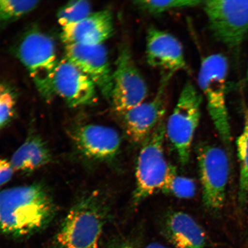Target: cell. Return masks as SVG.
I'll return each mask as SVG.
<instances>
[{
    "label": "cell",
    "instance_id": "10",
    "mask_svg": "<svg viewBox=\"0 0 248 248\" xmlns=\"http://www.w3.org/2000/svg\"><path fill=\"white\" fill-rule=\"evenodd\" d=\"M172 74H163L157 94L147 102L134 107L119 116L124 132L135 143H142L164 119L166 92Z\"/></svg>",
    "mask_w": 248,
    "mask_h": 248
},
{
    "label": "cell",
    "instance_id": "22",
    "mask_svg": "<svg viewBox=\"0 0 248 248\" xmlns=\"http://www.w3.org/2000/svg\"><path fill=\"white\" fill-rule=\"evenodd\" d=\"M92 14V5L85 0L68 2L57 13L59 24L62 28L78 22Z\"/></svg>",
    "mask_w": 248,
    "mask_h": 248
},
{
    "label": "cell",
    "instance_id": "9",
    "mask_svg": "<svg viewBox=\"0 0 248 248\" xmlns=\"http://www.w3.org/2000/svg\"><path fill=\"white\" fill-rule=\"evenodd\" d=\"M197 159L204 206L214 213L224 206L229 176L227 154L216 145L204 144L198 148Z\"/></svg>",
    "mask_w": 248,
    "mask_h": 248
},
{
    "label": "cell",
    "instance_id": "18",
    "mask_svg": "<svg viewBox=\"0 0 248 248\" xmlns=\"http://www.w3.org/2000/svg\"><path fill=\"white\" fill-rule=\"evenodd\" d=\"M162 190L164 193L181 199H190L196 194L194 180L178 174L176 167L170 164Z\"/></svg>",
    "mask_w": 248,
    "mask_h": 248
},
{
    "label": "cell",
    "instance_id": "23",
    "mask_svg": "<svg viewBox=\"0 0 248 248\" xmlns=\"http://www.w3.org/2000/svg\"><path fill=\"white\" fill-rule=\"evenodd\" d=\"M16 105V95L13 90L7 85L0 84V129L14 119Z\"/></svg>",
    "mask_w": 248,
    "mask_h": 248
},
{
    "label": "cell",
    "instance_id": "12",
    "mask_svg": "<svg viewBox=\"0 0 248 248\" xmlns=\"http://www.w3.org/2000/svg\"><path fill=\"white\" fill-rule=\"evenodd\" d=\"M71 137L82 156L96 162L114 159L122 144V139L116 130L98 124L78 126L71 132Z\"/></svg>",
    "mask_w": 248,
    "mask_h": 248
},
{
    "label": "cell",
    "instance_id": "4",
    "mask_svg": "<svg viewBox=\"0 0 248 248\" xmlns=\"http://www.w3.org/2000/svg\"><path fill=\"white\" fill-rule=\"evenodd\" d=\"M228 72V62L225 56L210 55L202 61L198 80L214 125L223 142L229 145L232 135L226 100Z\"/></svg>",
    "mask_w": 248,
    "mask_h": 248
},
{
    "label": "cell",
    "instance_id": "17",
    "mask_svg": "<svg viewBox=\"0 0 248 248\" xmlns=\"http://www.w3.org/2000/svg\"><path fill=\"white\" fill-rule=\"evenodd\" d=\"M9 160L15 171L29 173L47 165L51 162L52 155L43 139L30 133Z\"/></svg>",
    "mask_w": 248,
    "mask_h": 248
},
{
    "label": "cell",
    "instance_id": "5",
    "mask_svg": "<svg viewBox=\"0 0 248 248\" xmlns=\"http://www.w3.org/2000/svg\"><path fill=\"white\" fill-rule=\"evenodd\" d=\"M166 136L164 119L142 142L135 170L133 202L136 204L162 190L170 165L164 153Z\"/></svg>",
    "mask_w": 248,
    "mask_h": 248
},
{
    "label": "cell",
    "instance_id": "28",
    "mask_svg": "<svg viewBox=\"0 0 248 248\" xmlns=\"http://www.w3.org/2000/svg\"><path fill=\"white\" fill-rule=\"evenodd\" d=\"M247 121L248 122V119H247Z\"/></svg>",
    "mask_w": 248,
    "mask_h": 248
},
{
    "label": "cell",
    "instance_id": "16",
    "mask_svg": "<svg viewBox=\"0 0 248 248\" xmlns=\"http://www.w3.org/2000/svg\"><path fill=\"white\" fill-rule=\"evenodd\" d=\"M113 33V15L105 9L62 28L61 38L66 45H100L111 38Z\"/></svg>",
    "mask_w": 248,
    "mask_h": 248
},
{
    "label": "cell",
    "instance_id": "13",
    "mask_svg": "<svg viewBox=\"0 0 248 248\" xmlns=\"http://www.w3.org/2000/svg\"><path fill=\"white\" fill-rule=\"evenodd\" d=\"M96 88L88 76L66 58L59 62L54 80L55 94L70 107L92 105L96 100Z\"/></svg>",
    "mask_w": 248,
    "mask_h": 248
},
{
    "label": "cell",
    "instance_id": "15",
    "mask_svg": "<svg viewBox=\"0 0 248 248\" xmlns=\"http://www.w3.org/2000/svg\"><path fill=\"white\" fill-rule=\"evenodd\" d=\"M163 236L174 248H207L206 232L191 216L181 211H170L161 219Z\"/></svg>",
    "mask_w": 248,
    "mask_h": 248
},
{
    "label": "cell",
    "instance_id": "11",
    "mask_svg": "<svg viewBox=\"0 0 248 248\" xmlns=\"http://www.w3.org/2000/svg\"><path fill=\"white\" fill-rule=\"evenodd\" d=\"M65 58L88 76L105 98L110 101L113 71L103 45H67Z\"/></svg>",
    "mask_w": 248,
    "mask_h": 248
},
{
    "label": "cell",
    "instance_id": "8",
    "mask_svg": "<svg viewBox=\"0 0 248 248\" xmlns=\"http://www.w3.org/2000/svg\"><path fill=\"white\" fill-rule=\"evenodd\" d=\"M148 94L142 77L126 43L120 45L113 71V89L110 102L118 117L144 102Z\"/></svg>",
    "mask_w": 248,
    "mask_h": 248
},
{
    "label": "cell",
    "instance_id": "27",
    "mask_svg": "<svg viewBox=\"0 0 248 248\" xmlns=\"http://www.w3.org/2000/svg\"></svg>",
    "mask_w": 248,
    "mask_h": 248
},
{
    "label": "cell",
    "instance_id": "26",
    "mask_svg": "<svg viewBox=\"0 0 248 248\" xmlns=\"http://www.w3.org/2000/svg\"><path fill=\"white\" fill-rule=\"evenodd\" d=\"M142 248H170L167 247L164 245L161 244L156 242H154V243H150L146 245V246L142 247Z\"/></svg>",
    "mask_w": 248,
    "mask_h": 248
},
{
    "label": "cell",
    "instance_id": "25",
    "mask_svg": "<svg viewBox=\"0 0 248 248\" xmlns=\"http://www.w3.org/2000/svg\"><path fill=\"white\" fill-rule=\"evenodd\" d=\"M110 248H139V247L135 246L134 244L130 242L122 241L120 243L114 244Z\"/></svg>",
    "mask_w": 248,
    "mask_h": 248
},
{
    "label": "cell",
    "instance_id": "20",
    "mask_svg": "<svg viewBox=\"0 0 248 248\" xmlns=\"http://www.w3.org/2000/svg\"><path fill=\"white\" fill-rule=\"evenodd\" d=\"M198 0H170V1H135L133 5L139 10L151 15H160L175 9L193 8L202 5Z\"/></svg>",
    "mask_w": 248,
    "mask_h": 248
},
{
    "label": "cell",
    "instance_id": "14",
    "mask_svg": "<svg viewBox=\"0 0 248 248\" xmlns=\"http://www.w3.org/2000/svg\"><path fill=\"white\" fill-rule=\"evenodd\" d=\"M146 42L147 61L151 67L172 75L187 68L181 43L171 33L151 27Z\"/></svg>",
    "mask_w": 248,
    "mask_h": 248
},
{
    "label": "cell",
    "instance_id": "6",
    "mask_svg": "<svg viewBox=\"0 0 248 248\" xmlns=\"http://www.w3.org/2000/svg\"><path fill=\"white\" fill-rule=\"evenodd\" d=\"M201 94L193 83L188 81L166 123L167 137L182 165L190 160L192 142L201 119Z\"/></svg>",
    "mask_w": 248,
    "mask_h": 248
},
{
    "label": "cell",
    "instance_id": "24",
    "mask_svg": "<svg viewBox=\"0 0 248 248\" xmlns=\"http://www.w3.org/2000/svg\"><path fill=\"white\" fill-rule=\"evenodd\" d=\"M15 172V170L12 165L10 160L0 159V187L10 181Z\"/></svg>",
    "mask_w": 248,
    "mask_h": 248
},
{
    "label": "cell",
    "instance_id": "2",
    "mask_svg": "<svg viewBox=\"0 0 248 248\" xmlns=\"http://www.w3.org/2000/svg\"><path fill=\"white\" fill-rule=\"evenodd\" d=\"M106 198L97 191L79 198L65 217L56 234L57 248H100L108 220Z\"/></svg>",
    "mask_w": 248,
    "mask_h": 248
},
{
    "label": "cell",
    "instance_id": "3",
    "mask_svg": "<svg viewBox=\"0 0 248 248\" xmlns=\"http://www.w3.org/2000/svg\"><path fill=\"white\" fill-rule=\"evenodd\" d=\"M16 53L40 94L51 101L55 95L54 80L59 63L53 40L38 30H31L21 39Z\"/></svg>",
    "mask_w": 248,
    "mask_h": 248
},
{
    "label": "cell",
    "instance_id": "21",
    "mask_svg": "<svg viewBox=\"0 0 248 248\" xmlns=\"http://www.w3.org/2000/svg\"><path fill=\"white\" fill-rule=\"evenodd\" d=\"M39 1L0 0V24L14 22L38 7Z\"/></svg>",
    "mask_w": 248,
    "mask_h": 248
},
{
    "label": "cell",
    "instance_id": "1",
    "mask_svg": "<svg viewBox=\"0 0 248 248\" xmlns=\"http://www.w3.org/2000/svg\"><path fill=\"white\" fill-rule=\"evenodd\" d=\"M56 212L53 197L42 184L0 190V233L13 237L33 234L50 224Z\"/></svg>",
    "mask_w": 248,
    "mask_h": 248
},
{
    "label": "cell",
    "instance_id": "19",
    "mask_svg": "<svg viewBox=\"0 0 248 248\" xmlns=\"http://www.w3.org/2000/svg\"><path fill=\"white\" fill-rule=\"evenodd\" d=\"M240 166L238 199L241 204L247 202L248 198V122L246 120L243 132L236 142Z\"/></svg>",
    "mask_w": 248,
    "mask_h": 248
},
{
    "label": "cell",
    "instance_id": "7",
    "mask_svg": "<svg viewBox=\"0 0 248 248\" xmlns=\"http://www.w3.org/2000/svg\"><path fill=\"white\" fill-rule=\"evenodd\" d=\"M211 33L228 47H239L248 34V1H203Z\"/></svg>",
    "mask_w": 248,
    "mask_h": 248
}]
</instances>
